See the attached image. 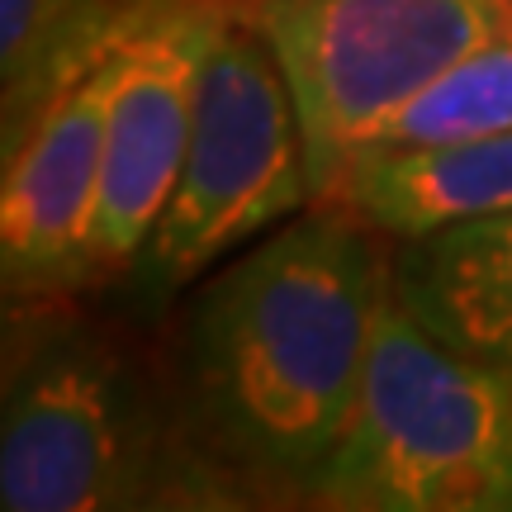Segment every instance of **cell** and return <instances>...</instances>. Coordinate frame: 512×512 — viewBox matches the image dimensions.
Listing matches in <instances>:
<instances>
[{
	"mask_svg": "<svg viewBox=\"0 0 512 512\" xmlns=\"http://www.w3.org/2000/svg\"><path fill=\"white\" fill-rule=\"evenodd\" d=\"M394 242L342 204H309L195 294L181 422L275 503L304 512L366 375Z\"/></svg>",
	"mask_w": 512,
	"mask_h": 512,
	"instance_id": "1",
	"label": "cell"
},
{
	"mask_svg": "<svg viewBox=\"0 0 512 512\" xmlns=\"http://www.w3.org/2000/svg\"><path fill=\"white\" fill-rule=\"evenodd\" d=\"M304 512H512V389L441 347L394 285Z\"/></svg>",
	"mask_w": 512,
	"mask_h": 512,
	"instance_id": "2",
	"label": "cell"
},
{
	"mask_svg": "<svg viewBox=\"0 0 512 512\" xmlns=\"http://www.w3.org/2000/svg\"><path fill=\"white\" fill-rule=\"evenodd\" d=\"M309 204V147L285 67L252 15L233 5L204 62L176 190L128 271L133 290L166 304Z\"/></svg>",
	"mask_w": 512,
	"mask_h": 512,
	"instance_id": "3",
	"label": "cell"
},
{
	"mask_svg": "<svg viewBox=\"0 0 512 512\" xmlns=\"http://www.w3.org/2000/svg\"><path fill=\"white\" fill-rule=\"evenodd\" d=\"M242 10L271 38L294 91L313 204L389 114L512 34V0H261Z\"/></svg>",
	"mask_w": 512,
	"mask_h": 512,
	"instance_id": "4",
	"label": "cell"
},
{
	"mask_svg": "<svg viewBox=\"0 0 512 512\" xmlns=\"http://www.w3.org/2000/svg\"><path fill=\"white\" fill-rule=\"evenodd\" d=\"M62 309L10 347L0 512H119L166 427L124 342Z\"/></svg>",
	"mask_w": 512,
	"mask_h": 512,
	"instance_id": "5",
	"label": "cell"
},
{
	"mask_svg": "<svg viewBox=\"0 0 512 512\" xmlns=\"http://www.w3.org/2000/svg\"><path fill=\"white\" fill-rule=\"evenodd\" d=\"M233 5L223 0H143L119 38V72L105 133V181L95 219L100 280L138 266L176 190L200 110L209 48Z\"/></svg>",
	"mask_w": 512,
	"mask_h": 512,
	"instance_id": "6",
	"label": "cell"
},
{
	"mask_svg": "<svg viewBox=\"0 0 512 512\" xmlns=\"http://www.w3.org/2000/svg\"><path fill=\"white\" fill-rule=\"evenodd\" d=\"M119 38L34 114V124L15 143H5L0 275L10 309L67 304L72 294L100 285L95 219H100Z\"/></svg>",
	"mask_w": 512,
	"mask_h": 512,
	"instance_id": "7",
	"label": "cell"
},
{
	"mask_svg": "<svg viewBox=\"0 0 512 512\" xmlns=\"http://www.w3.org/2000/svg\"><path fill=\"white\" fill-rule=\"evenodd\" d=\"M389 285L441 347L512 389V214L394 242Z\"/></svg>",
	"mask_w": 512,
	"mask_h": 512,
	"instance_id": "8",
	"label": "cell"
},
{
	"mask_svg": "<svg viewBox=\"0 0 512 512\" xmlns=\"http://www.w3.org/2000/svg\"><path fill=\"white\" fill-rule=\"evenodd\" d=\"M318 204H342L389 242L446 223L512 214V128L351 157Z\"/></svg>",
	"mask_w": 512,
	"mask_h": 512,
	"instance_id": "9",
	"label": "cell"
},
{
	"mask_svg": "<svg viewBox=\"0 0 512 512\" xmlns=\"http://www.w3.org/2000/svg\"><path fill=\"white\" fill-rule=\"evenodd\" d=\"M138 0H0L5 143L124 34Z\"/></svg>",
	"mask_w": 512,
	"mask_h": 512,
	"instance_id": "10",
	"label": "cell"
},
{
	"mask_svg": "<svg viewBox=\"0 0 512 512\" xmlns=\"http://www.w3.org/2000/svg\"><path fill=\"white\" fill-rule=\"evenodd\" d=\"M503 128H512V34L465 57L422 95H413L399 114H389L370 147L446 143V138H475Z\"/></svg>",
	"mask_w": 512,
	"mask_h": 512,
	"instance_id": "11",
	"label": "cell"
},
{
	"mask_svg": "<svg viewBox=\"0 0 512 512\" xmlns=\"http://www.w3.org/2000/svg\"><path fill=\"white\" fill-rule=\"evenodd\" d=\"M119 512H290L238 465L214 456L181 418L166 422Z\"/></svg>",
	"mask_w": 512,
	"mask_h": 512,
	"instance_id": "12",
	"label": "cell"
},
{
	"mask_svg": "<svg viewBox=\"0 0 512 512\" xmlns=\"http://www.w3.org/2000/svg\"><path fill=\"white\" fill-rule=\"evenodd\" d=\"M223 5H238L242 10V5H261V0H223Z\"/></svg>",
	"mask_w": 512,
	"mask_h": 512,
	"instance_id": "13",
	"label": "cell"
}]
</instances>
